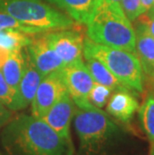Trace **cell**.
I'll use <instances>...</instances> for the list:
<instances>
[{"mask_svg":"<svg viewBox=\"0 0 154 155\" xmlns=\"http://www.w3.org/2000/svg\"><path fill=\"white\" fill-rule=\"evenodd\" d=\"M140 121L145 133L150 140L154 143V92H150L144 100L139 110Z\"/></svg>","mask_w":154,"mask_h":155,"instance_id":"obj_17","label":"cell"},{"mask_svg":"<svg viewBox=\"0 0 154 155\" xmlns=\"http://www.w3.org/2000/svg\"><path fill=\"white\" fill-rule=\"evenodd\" d=\"M88 38L96 43L136 53V33L121 4L102 0L87 24Z\"/></svg>","mask_w":154,"mask_h":155,"instance_id":"obj_2","label":"cell"},{"mask_svg":"<svg viewBox=\"0 0 154 155\" xmlns=\"http://www.w3.org/2000/svg\"><path fill=\"white\" fill-rule=\"evenodd\" d=\"M67 92L60 70L47 74L42 78L31 103V115L37 118H42Z\"/></svg>","mask_w":154,"mask_h":155,"instance_id":"obj_7","label":"cell"},{"mask_svg":"<svg viewBox=\"0 0 154 155\" xmlns=\"http://www.w3.org/2000/svg\"><path fill=\"white\" fill-rule=\"evenodd\" d=\"M0 155H3V154H2V153H0Z\"/></svg>","mask_w":154,"mask_h":155,"instance_id":"obj_30","label":"cell"},{"mask_svg":"<svg viewBox=\"0 0 154 155\" xmlns=\"http://www.w3.org/2000/svg\"><path fill=\"white\" fill-rule=\"evenodd\" d=\"M153 6H154V5H153Z\"/></svg>","mask_w":154,"mask_h":155,"instance_id":"obj_31","label":"cell"},{"mask_svg":"<svg viewBox=\"0 0 154 155\" xmlns=\"http://www.w3.org/2000/svg\"><path fill=\"white\" fill-rule=\"evenodd\" d=\"M151 155H154V143H152V150H151Z\"/></svg>","mask_w":154,"mask_h":155,"instance_id":"obj_28","label":"cell"},{"mask_svg":"<svg viewBox=\"0 0 154 155\" xmlns=\"http://www.w3.org/2000/svg\"><path fill=\"white\" fill-rule=\"evenodd\" d=\"M24 61V53L22 52V49H19L11 52L7 60L1 67L3 76L12 91L13 99L18 91L22 75H23Z\"/></svg>","mask_w":154,"mask_h":155,"instance_id":"obj_15","label":"cell"},{"mask_svg":"<svg viewBox=\"0 0 154 155\" xmlns=\"http://www.w3.org/2000/svg\"><path fill=\"white\" fill-rule=\"evenodd\" d=\"M127 89L117 90L107 102L106 106V110L111 116L122 122H128L138 109V101Z\"/></svg>","mask_w":154,"mask_h":155,"instance_id":"obj_12","label":"cell"},{"mask_svg":"<svg viewBox=\"0 0 154 155\" xmlns=\"http://www.w3.org/2000/svg\"><path fill=\"white\" fill-rule=\"evenodd\" d=\"M111 91L112 90L110 88L95 82L89 95H88V99L93 106L100 109L107 104V99L110 96Z\"/></svg>","mask_w":154,"mask_h":155,"instance_id":"obj_20","label":"cell"},{"mask_svg":"<svg viewBox=\"0 0 154 155\" xmlns=\"http://www.w3.org/2000/svg\"><path fill=\"white\" fill-rule=\"evenodd\" d=\"M10 53L11 52L7 50V49L0 47V68L2 67V65L5 63L6 60H7V58L9 57Z\"/></svg>","mask_w":154,"mask_h":155,"instance_id":"obj_26","label":"cell"},{"mask_svg":"<svg viewBox=\"0 0 154 155\" xmlns=\"http://www.w3.org/2000/svg\"><path fill=\"white\" fill-rule=\"evenodd\" d=\"M78 23L88 24L102 0H48Z\"/></svg>","mask_w":154,"mask_h":155,"instance_id":"obj_13","label":"cell"},{"mask_svg":"<svg viewBox=\"0 0 154 155\" xmlns=\"http://www.w3.org/2000/svg\"><path fill=\"white\" fill-rule=\"evenodd\" d=\"M106 1L110 3H116V4H120L121 3V0H106Z\"/></svg>","mask_w":154,"mask_h":155,"instance_id":"obj_27","label":"cell"},{"mask_svg":"<svg viewBox=\"0 0 154 155\" xmlns=\"http://www.w3.org/2000/svg\"><path fill=\"white\" fill-rule=\"evenodd\" d=\"M154 0H141L140 1V14L148 12L153 7Z\"/></svg>","mask_w":154,"mask_h":155,"instance_id":"obj_25","label":"cell"},{"mask_svg":"<svg viewBox=\"0 0 154 155\" xmlns=\"http://www.w3.org/2000/svg\"><path fill=\"white\" fill-rule=\"evenodd\" d=\"M60 73L68 93L78 108L88 109L95 107L88 99V95L95 82L82 60L66 64L60 70Z\"/></svg>","mask_w":154,"mask_h":155,"instance_id":"obj_6","label":"cell"},{"mask_svg":"<svg viewBox=\"0 0 154 155\" xmlns=\"http://www.w3.org/2000/svg\"><path fill=\"white\" fill-rule=\"evenodd\" d=\"M86 67L89 70L94 82L102 84L104 86L110 88L111 90H120L126 88L121 82L113 75V73L108 69L102 62L97 59L88 58L86 59Z\"/></svg>","mask_w":154,"mask_h":155,"instance_id":"obj_16","label":"cell"},{"mask_svg":"<svg viewBox=\"0 0 154 155\" xmlns=\"http://www.w3.org/2000/svg\"><path fill=\"white\" fill-rule=\"evenodd\" d=\"M0 30H15L27 35H37L47 32L41 28L23 24L12 15L5 12H0Z\"/></svg>","mask_w":154,"mask_h":155,"instance_id":"obj_19","label":"cell"},{"mask_svg":"<svg viewBox=\"0 0 154 155\" xmlns=\"http://www.w3.org/2000/svg\"><path fill=\"white\" fill-rule=\"evenodd\" d=\"M136 25V54L140 63L147 73H154V37L148 32L146 26L137 20Z\"/></svg>","mask_w":154,"mask_h":155,"instance_id":"obj_14","label":"cell"},{"mask_svg":"<svg viewBox=\"0 0 154 155\" xmlns=\"http://www.w3.org/2000/svg\"><path fill=\"white\" fill-rule=\"evenodd\" d=\"M0 12L45 31L72 28L75 24L72 18L41 0H0Z\"/></svg>","mask_w":154,"mask_h":155,"instance_id":"obj_5","label":"cell"},{"mask_svg":"<svg viewBox=\"0 0 154 155\" xmlns=\"http://www.w3.org/2000/svg\"><path fill=\"white\" fill-rule=\"evenodd\" d=\"M83 55L85 59L94 58L102 62L126 88L138 92L143 90L142 65L136 53L96 43L87 37Z\"/></svg>","mask_w":154,"mask_h":155,"instance_id":"obj_3","label":"cell"},{"mask_svg":"<svg viewBox=\"0 0 154 155\" xmlns=\"http://www.w3.org/2000/svg\"><path fill=\"white\" fill-rule=\"evenodd\" d=\"M29 35L15 30H0V47L10 52L26 47L31 42Z\"/></svg>","mask_w":154,"mask_h":155,"instance_id":"obj_18","label":"cell"},{"mask_svg":"<svg viewBox=\"0 0 154 155\" xmlns=\"http://www.w3.org/2000/svg\"><path fill=\"white\" fill-rule=\"evenodd\" d=\"M6 155H72V141L62 138L42 118L20 114L1 133Z\"/></svg>","mask_w":154,"mask_h":155,"instance_id":"obj_1","label":"cell"},{"mask_svg":"<svg viewBox=\"0 0 154 155\" xmlns=\"http://www.w3.org/2000/svg\"><path fill=\"white\" fill-rule=\"evenodd\" d=\"M13 102V94L9 85L6 82L4 76L2 74L1 68H0V103L4 104L5 106L10 108Z\"/></svg>","mask_w":154,"mask_h":155,"instance_id":"obj_22","label":"cell"},{"mask_svg":"<svg viewBox=\"0 0 154 155\" xmlns=\"http://www.w3.org/2000/svg\"><path fill=\"white\" fill-rule=\"evenodd\" d=\"M46 34L52 48L65 65L82 60L84 40L79 31L61 29L56 32H46Z\"/></svg>","mask_w":154,"mask_h":155,"instance_id":"obj_9","label":"cell"},{"mask_svg":"<svg viewBox=\"0 0 154 155\" xmlns=\"http://www.w3.org/2000/svg\"><path fill=\"white\" fill-rule=\"evenodd\" d=\"M25 52L43 76L52 72L59 71L65 66L63 60L52 48L46 32L41 36H35L32 38L29 45L26 46Z\"/></svg>","mask_w":154,"mask_h":155,"instance_id":"obj_8","label":"cell"},{"mask_svg":"<svg viewBox=\"0 0 154 155\" xmlns=\"http://www.w3.org/2000/svg\"><path fill=\"white\" fill-rule=\"evenodd\" d=\"M13 118V111L9 109L4 104L0 103V129H2L6 124Z\"/></svg>","mask_w":154,"mask_h":155,"instance_id":"obj_24","label":"cell"},{"mask_svg":"<svg viewBox=\"0 0 154 155\" xmlns=\"http://www.w3.org/2000/svg\"><path fill=\"white\" fill-rule=\"evenodd\" d=\"M24 71L20 85H19L17 93L14 96L11 106L9 108L12 111L22 110L32 103L39 84L42 78L44 77L33 65L26 52H24Z\"/></svg>","mask_w":154,"mask_h":155,"instance_id":"obj_10","label":"cell"},{"mask_svg":"<svg viewBox=\"0 0 154 155\" xmlns=\"http://www.w3.org/2000/svg\"><path fill=\"white\" fill-rule=\"evenodd\" d=\"M141 0H121V7L130 21H134L140 15Z\"/></svg>","mask_w":154,"mask_h":155,"instance_id":"obj_21","label":"cell"},{"mask_svg":"<svg viewBox=\"0 0 154 155\" xmlns=\"http://www.w3.org/2000/svg\"><path fill=\"white\" fill-rule=\"evenodd\" d=\"M74 113V102L67 92L48 110L42 119L62 138L71 141L70 125Z\"/></svg>","mask_w":154,"mask_h":155,"instance_id":"obj_11","label":"cell"},{"mask_svg":"<svg viewBox=\"0 0 154 155\" xmlns=\"http://www.w3.org/2000/svg\"><path fill=\"white\" fill-rule=\"evenodd\" d=\"M149 11L150 12L147 15H145V13H144V14H140L138 17H137V20L142 22L143 24L146 26L149 33L154 37V10L150 9Z\"/></svg>","mask_w":154,"mask_h":155,"instance_id":"obj_23","label":"cell"},{"mask_svg":"<svg viewBox=\"0 0 154 155\" xmlns=\"http://www.w3.org/2000/svg\"><path fill=\"white\" fill-rule=\"evenodd\" d=\"M151 9H152V10H154V6H153V7H152Z\"/></svg>","mask_w":154,"mask_h":155,"instance_id":"obj_29","label":"cell"},{"mask_svg":"<svg viewBox=\"0 0 154 155\" xmlns=\"http://www.w3.org/2000/svg\"><path fill=\"white\" fill-rule=\"evenodd\" d=\"M74 129L81 149L86 155H98L103 152L117 132L116 125L97 107L79 108L75 111Z\"/></svg>","mask_w":154,"mask_h":155,"instance_id":"obj_4","label":"cell"}]
</instances>
